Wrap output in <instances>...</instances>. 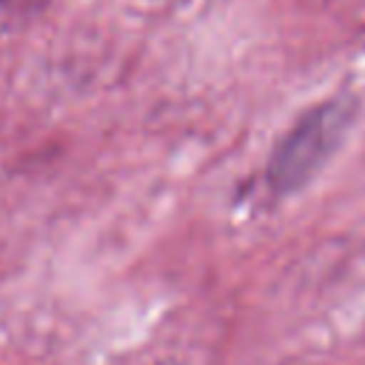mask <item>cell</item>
Here are the masks:
<instances>
[{"instance_id": "6da1fadb", "label": "cell", "mask_w": 365, "mask_h": 365, "mask_svg": "<svg viewBox=\"0 0 365 365\" xmlns=\"http://www.w3.org/2000/svg\"><path fill=\"white\" fill-rule=\"evenodd\" d=\"M359 117V97L342 88L314 106H308L271 148L265 180L274 194L288 197L317 180V174L345 145Z\"/></svg>"}]
</instances>
